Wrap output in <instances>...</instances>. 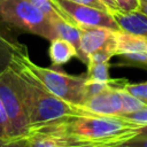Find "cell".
Masks as SVG:
<instances>
[{
  "instance_id": "obj_15",
  "label": "cell",
  "mask_w": 147,
  "mask_h": 147,
  "mask_svg": "<svg viewBox=\"0 0 147 147\" xmlns=\"http://www.w3.org/2000/svg\"><path fill=\"white\" fill-rule=\"evenodd\" d=\"M121 99H122V115L139 111L147 108V102L130 94L123 88H118Z\"/></svg>"
},
{
  "instance_id": "obj_14",
  "label": "cell",
  "mask_w": 147,
  "mask_h": 147,
  "mask_svg": "<svg viewBox=\"0 0 147 147\" xmlns=\"http://www.w3.org/2000/svg\"><path fill=\"white\" fill-rule=\"evenodd\" d=\"M32 5H34L41 13H44L49 20H64L74 25L76 23L69 17V15L55 2V0H29ZM77 26V25H76Z\"/></svg>"
},
{
  "instance_id": "obj_1",
  "label": "cell",
  "mask_w": 147,
  "mask_h": 147,
  "mask_svg": "<svg viewBox=\"0 0 147 147\" xmlns=\"http://www.w3.org/2000/svg\"><path fill=\"white\" fill-rule=\"evenodd\" d=\"M141 126L122 115H100L80 107L76 115L29 127V133L48 136L61 147H115L137 137Z\"/></svg>"
},
{
  "instance_id": "obj_19",
  "label": "cell",
  "mask_w": 147,
  "mask_h": 147,
  "mask_svg": "<svg viewBox=\"0 0 147 147\" xmlns=\"http://www.w3.org/2000/svg\"><path fill=\"white\" fill-rule=\"evenodd\" d=\"M130 94L144 100L147 102V82L145 83H139V84H131V83H125L124 86L122 87Z\"/></svg>"
},
{
  "instance_id": "obj_9",
  "label": "cell",
  "mask_w": 147,
  "mask_h": 147,
  "mask_svg": "<svg viewBox=\"0 0 147 147\" xmlns=\"http://www.w3.org/2000/svg\"><path fill=\"white\" fill-rule=\"evenodd\" d=\"M116 23L122 31L141 36L147 38V15L139 11H122L116 10L111 13Z\"/></svg>"
},
{
  "instance_id": "obj_7",
  "label": "cell",
  "mask_w": 147,
  "mask_h": 147,
  "mask_svg": "<svg viewBox=\"0 0 147 147\" xmlns=\"http://www.w3.org/2000/svg\"><path fill=\"white\" fill-rule=\"evenodd\" d=\"M80 29V54L79 60L87 64L88 55L96 51H111L116 55L115 30L100 26H83Z\"/></svg>"
},
{
  "instance_id": "obj_3",
  "label": "cell",
  "mask_w": 147,
  "mask_h": 147,
  "mask_svg": "<svg viewBox=\"0 0 147 147\" xmlns=\"http://www.w3.org/2000/svg\"><path fill=\"white\" fill-rule=\"evenodd\" d=\"M15 59L26 69H29L54 95L64 100L68 103L75 106H83V88L87 79L86 76H72L63 71L40 67L31 61L28 52L16 56Z\"/></svg>"
},
{
  "instance_id": "obj_16",
  "label": "cell",
  "mask_w": 147,
  "mask_h": 147,
  "mask_svg": "<svg viewBox=\"0 0 147 147\" xmlns=\"http://www.w3.org/2000/svg\"><path fill=\"white\" fill-rule=\"evenodd\" d=\"M86 77L90 80L100 82V83H109L111 80V78L109 77V62L88 63Z\"/></svg>"
},
{
  "instance_id": "obj_24",
  "label": "cell",
  "mask_w": 147,
  "mask_h": 147,
  "mask_svg": "<svg viewBox=\"0 0 147 147\" xmlns=\"http://www.w3.org/2000/svg\"><path fill=\"white\" fill-rule=\"evenodd\" d=\"M124 145H126L129 147H147V136L138 134L137 137L126 141Z\"/></svg>"
},
{
  "instance_id": "obj_29",
  "label": "cell",
  "mask_w": 147,
  "mask_h": 147,
  "mask_svg": "<svg viewBox=\"0 0 147 147\" xmlns=\"http://www.w3.org/2000/svg\"><path fill=\"white\" fill-rule=\"evenodd\" d=\"M3 1H5V0H0V3H1V2H3Z\"/></svg>"
},
{
  "instance_id": "obj_20",
  "label": "cell",
  "mask_w": 147,
  "mask_h": 147,
  "mask_svg": "<svg viewBox=\"0 0 147 147\" xmlns=\"http://www.w3.org/2000/svg\"><path fill=\"white\" fill-rule=\"evenodd\" d=\"M0 147H30L28 136L0 138Z\"/></svg>"
},
{
  "instance_id": "obj_23",
  "label": "cell",
  "mask_w": 147,
  "mask_h": 147,
  "mask_svg": "<svg viewBox=\"0 0 147 147\" xmlns=\"http://www.w3.org/2000/svg\"><path fill=\"white\" fill-rule=\"evenodd\" d=\"M69 1H72V2H76V3H79V5H85V6H90V7H94V8H98V9H101V10H106V11H110L109 8L101 1V0H69Z\"/></svg>"
},
{
  "instance_id": "obj_13",
  "label": "cell",
  "mask_w": 147,
  "mask_h": 147,
  "mask_svg": "<svg viewBox=\"0 0 147 147\" xmlns=\"http://www.w3.org/2000/svg\"><path fill=\"white\" fill-rule=\"evenodd\" d=\"M56 36L69 41L77 49V57L79 59L80 54V29L64 20H55L52 21Z\"/></svg>"
},
{
  "instance_id": "obj_4",
  "label": "cell",
  "mask_w": 147,
  "mask_h": 147,
  "mask_svg": "<svg viewBox=\"0 0 147 147\" xmlns=\"http://www.w3.org/2000/svg\"><path fill=\"white\" fill-rule=\"evenodd\" d=\"M0 21L49 41L57 38L52 20L29 0H5L0 3Z\"/></svg>"
},
{
  "instance_id": "obj_10",
  "label": "cell",
  "mask_w": 147,
  "mask_h": 147,
  "mask_svg": "<svg viewBox=\"0 0 147 147\" xmlns=\"http://www.w3.org/2000/svg\"><path fill=\"white\" fill-rule=\"evenodd\" d=\"M26 52L28 49L23 44L18 42L0 28V74L13 64L16 56Z\"/></svg>"
},
{
  "instance_id": "obj_28",
  "label": "cell",
  "mask_w": 147,
  "mask_h": 147,
  "mask_svg": "<svg viewBox=\"0 0 147 147\" xmlns=\"http://www.w3.org/2000/svg\"><path fill=\"white\" fill-rule=\"evenodd\" d=\"M115 147H129V146H126V145H119V146H115Z\"/></svg>"
},
{
  "instance_id": "obj_21",
  "label": "cell",
  "mask_w": 147,
  "mask_h": 147,
  "mask_svg": "<svg viewBox=\"0 0 147 147\" xmlns=\"http://www.w3.org/2000/svg\"><path fill=\"white\" fill-rule=\"evenodd\" d=\"M8 137H13L11 127L5 107L0 99V138H8Z\"/></svg>"
},
{
  "instance_id": "obj_22",
  "label": "cell",
  "mask_w": 147,
  "mask_h": 147,
  "mask_svg": "<svg viewBox=\"0 0 147 147\" xmlns=\"http://www.w3.org/2000/svg\"><path fill=\"white\" fill-rule=\"evenodd\" d=\"M119 10L132 11L138 9V0H115Z\"/></svg>"
},
{
  "instance_id": "obj_11",
  "label": "cell",
  "mask_w": 147,
  "mask_h": 147,
  "mask_svg": "<svg viewBox=\"0 0 147 147\" xmlns=\"http://www.w3.org/2000/svg\"><path fill=\"white\" fill-rule=\"evenodd\" d=\"M147 52V38L125 31L116 32V55Z\"/></svg>"
},
{
  "instance_id": "obj_5",
  "label": "cell",
  "mask_w": 147,
  "mask_h": 147,
  "mask_svg": "<svg viewBox=\"0 0 147 147\" xmlns=\"http://www.w3.org/2000/svg\"><path fill=\"white\" fill-rule=\"evenodd\" d=\"M0 99L9 119L13 137L28 136L30 124L11 67L0 74Z\"/></svg>"
},
{
  "instance_id": "obj_2",
  "label": "cell",
  "mask_w": 147,
  "mask_h": 147,
  "mask_svg": "<svg viewBox=\"0 0 147 147\" xmlns=\"http://www.w3.org/2000/svg\"><path fill=\"white\" fill-rule=\"evenodd\" d=\"M10 67L15 74L16 84L30 127L64 116L76 115L80 111V106L68 103L49 92L45 85L16 59H14Z\"/></svg>"
},
{
  "instance_id": "obj_6",
  "label": "cell",
  "mask_w": 147,
  "mask_h": 147,
  "mask_svg": "<svg viewBox=\"0 0 147 147\" xmlns=\"http://www.w3.org/2000/svg\"><path fill=\"white\" fill-rule=\"evenodd\" d=\"M55 2L69 15V17L76 23L78 28L100 26L115 31L121 30L110 11L101 10L85 5H79L69 0H55Z\"/></svg>"
},
{
  "instance_id": "obj_27",
  "label": "cell",
  "mask_w": 147,
  "mask_h": 147,
  "mask_svg": "<svg viewBox=\"0 0 147 147\" xmlns=\"http://www.w3.org/2000/svg\"><path fill=\"white\" fill-rule=\"evenodd\" d=\"M139 134H144V136H147V125H144V126H141V127H140Z\"/></svg>"
},
{
  "instance_id": "obj_12",
  "label": "cell",
  "mask_w": 147,
  "mask_h": 147,
  "mask_svg": "<svg viewBox=\"0 0 147 147\" xmlns=\"http://www.w3.org/2000/svg\"><path fill=\"white\" fill-rule=\"evenodd\" d=\"M48 54L54 65H61L67 63L74 56L77 57V49L69 41L57 37L51 40Z\"/></svg>"
},
{
  "instance_id": "obj_25",
  "label": "cell",
  "mask_w": 147,
  "mask_h": 147,
  "mask_svg": "<svg viewBox=\"0 0 147 147\" xmlns=\"http://www.w3.org/2000/svg\"><path fill=\"white\" fill-rule=\"evenodd\" d=\"M108 8H109V10H110V13H113V11H116V10H119V8H118V6H117V3H116V1L115 0H101Z\"/></svg>"
},
{
  "instance_id": "obj_26",
  "label": "cell",
  "mask_w": 147,
  "mask_h": 147,
  "mask_svg": "<svg viewBox=\"0 0 147 147\" xmlns=\"http://www.w3.org/2000/svg\"><path fill=\"white\" fill-rule=\"evenodd\" d=\"M137 10L147 15V0H138V9Z\"/></svg>"
},
{
  "instance_id": "obj_8",
  "label": "cell",
  "mask_w": 147,
  "mask_h": 147,
  "mask_svg": "<svg viewBox=\"0 0 147 147\" xmlns=\"http://www.w3.org/2000/svg\"><path fill=\"white\" fill-rule=\"evenodd\" d=\"M85 110L100 115H122V99L118 88L110 86L84 102Z\"/></svg>"
},
{
  "instance_id": "obj_17",
  "label": "cell",
  "mask_w": 147,
  "mask_h": 147,
  "mask_svg": "<svg viewBox=\"0 0 147 147\" xmlns=\"http://www.w3.org/2000/svg\"><path fill=\"white\" fill-rule=\"evenodd\" d=\"M30 147H61L57 141L48 136L31 132L28 134Z\"/></svg>"
},
{
  "instance_id": "obj_18",
  "label": "cell",
  "mask_w": 147,
  "mask_h": 147,
  "mask_svg": "<svg viewBox=\"0 0 147 147\" xmlns=\"http://www.w3.org/2000/svg\"><path fill=\"white\" fill-rule=\"evenodd\" d=\"M123 63L130 65H138V67H147V52H138V53H126L118 55Z\"/></svg>"
}]
</instances>
